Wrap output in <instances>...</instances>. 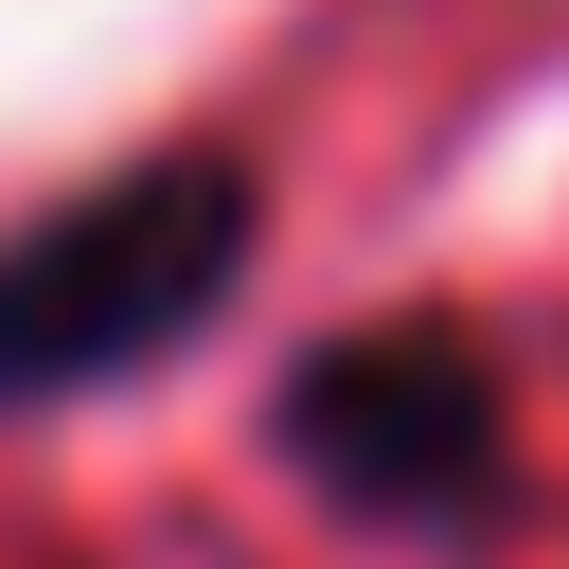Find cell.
Returning a JSON list of instances; mask_svg holds the SVG:
<instances>
[{
	"label": "cell",
	"mask_w": 569,
	"mask_h": 569,
	"mask_svg": "<svg viewBox=\"0 0 569 569\" xmlns=\"http://www.w3.org/2000/svg\"><path fill=\"white\" fill-rule=\"evenodd\" d=\"M249 249H267V178L231 142H160V160H107L53 213H18L0 231V427L196 356L231 320Z\"/></svg>",
	"instance_id": "1"
},
{
	"label": "cell",
	"mask_w": 569,
	"mask_h": 569,
	"mask_svg": "<svg viewBox=\"0 0 569 569\" xmlns=\"http://www.w3.org/2000/svg\"><path fill=\"white\" fill-rule=\"evenodd\" d=\"M267 462L391 551H498L516 533V373L480 356V320L391 302V320H320L267 391Z\"/></svg>",
	"instance_id": "2"
}]
</instances>
